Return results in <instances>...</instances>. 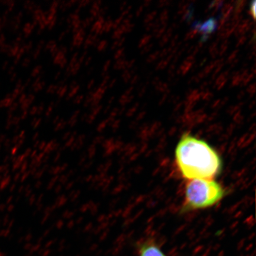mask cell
<instances>
[{
	"instance_id": "cell-1",
	"label": "cell",
	"mask_w": 256,
	"mask_h": 256,
	"mask_svg": "<svg viewBox=\"0 0 256 256\" xmlns=\"http://www.w3.org/2000/svg\"><path fill=\"white\" fill-rule=\"evenodd\" d=\"M176 162L182 177L188 180H213L222 171L218 154L203 140L186 134L176 150Z\"/></svg>"
},
{
	"instance_id": "cell-4",
	"label": "cell",
	"mask_w": 256,
	"mask_h": 256,
	"mask_svg": "<svg viewBox=\"0 0 256 256\" xmlns=\"http://www.w3.org/2000/svg\"><path fill=\"white\" fill-rule=\"evenodd\" d=\"M251 14L252 16H254V18H256V2H252V4L251 8H250Z\"/></svg>"
},
{
	"instance_id": "cell-2",
	"label": "cell",
	"mask_w": 256,
	"mask_h": 256,
	"mask_svg": "<svg viewBox=\"0 0 256 256\" xmlns=\"http://www.w3.org/2000/svg\"><path fill=\"white\" fill-rule=\"evenodd\" d=\"M226 195L222 186L213 180H190L186 186L184 211L206 209L220 202Z\"/></svg>"
},
{
	"instance_id": "cell-3",
	"label": "cell",
	"mask_w": 256,
	"mask_h": 256,
	"mask_svg": "<svg viewBox=\"0 0 256 256\" xmlns=\"http://www.w3.org/2000/svg\"><path fill=\"white\" fill-rule=\"evenodd\" d=\"M138 256H167L156 242L146 241L138 246Z\"/></svg>"
}]
</instances>
